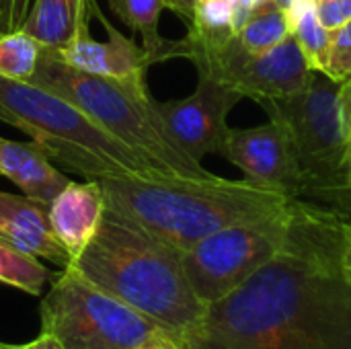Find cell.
Returning <instances> with one entry per match:
<instances>
[{"label":"cell","mask_w":351,"mask_h":349,"mask_svg":"<svg viewBox=\"0 0 351 349\" xmlns=\"http://www.w3.org/2000/svg\"><path fill=\"white\" fill-rule=\"evenodd\" d=\"M286 12H288L292 37L300 45L311 70L325 74L331 31H327L319 23L315 14V0H294Z\"/></svg>","instance_id":"19"},{"label":"cell","mask_w":351,"mask_h":349,"mask_svg":"<svg viewBox=\"0 0 351 349\" xmlns=\"http://www.w3.org/2000/svg\"><path fill=\"white\" fill-rule=\"evenodd\" d=\"M41 333L64 349H142L177 346L160 325L90 284L70 265L51 282L39 306Z\"/></svg>","instance_id":"6"},{"label":"cell","mask_w":351,"mask_h":349,"mask_svg":"<svg viewBox=\"0 0 351 349\" xmlns=\"http://www.w3.org/2000/svg\"><path fill=\"white\" fill-rule=\"evenodd\" d=\"M49 280V269L37 257L19 251L0 239V284L39 296Z\"/></svg>","instance_id":"22"},{"label":"cell","mask_w":351,"mask_h":349,"mask_svg":"<svg viewBox=\"0 0 351 349\" xmlns=\"http://www.w3.org/2000/svg\"><path fill=\"white\" fill-rule=\"evenodd\" d=\"M33 0H0V33L23 27Z\"/></svg>","instance_id":"25"},{"label":"cell","mask_w":351,"mask_h":349,"mask_svg":"<svg viewBox=\"0 0 351 349\" xmlns=\"http://www.w3.org/2000/svg\"><path fill=\"white\" fill-rule=\"evenodd\" d=\"M10 348V344H2V341H0V349H8Z\"/></svg>","instance_id":"33"},{"label":"cell","mask_w":351,"mask_h":349,"mask_svg":"<svg viewBox=\"0 0 351 349\" xmlns=\"http://www.w3.org/2000/svg\"><path fill=\"white\" fill-rule=\"evenodd\" d=\"M0 239L19 251L37 259H47L62 269L70 265V255L49 226L47 206L33 202L27 195L0 191Z\"/></svg>","instance_id":"14"},{"label":"cell","mask_w":351,"mask_h":349,"mask_svg":"<svg viewBox=\"0 0 351 349\" xmlns=\"http://www.w3.org/2000/svg\"><path fill=\"white\" fill-rule=\"evenodd\" d=\"M107 210L99 179L70 181L47 206L49 226L70 255V263L88 247Z\"/></svg>","instance_id":"13"},{"label":"cell","mask_w":351,"mask_h":349,"mask_svg":"<svg viewBox=\"0 0 351 349\" xmlns=\"http://www.w3.org/2000/svg\"><path fill=\"white\" fill-rule=\"evenodd\" d=\"M70 267L160 325L177 344L208 309L187 280L183 253L109 208Z\"/></svg>","instance_id":"3"},{"label":"cell","mask_w":351,"mask_h":349,"mask_svg":"<svg viewBox=\"0 0 351 349\" xmlns=\"http://www.w3.org/2000/svg\"><path fill=\"white\" fill-rule=\"evenodd\" d=\"M259 105L269 119L280 121L290 134L298 163L308 179V189L348 187L351 138L343 82L323 72H313L300 93L265 99Z\"/></svg>","instance_id":"7"},{"label":"cell","mask_w":351,"mask_h":349,"mask_svg":"<svg viewBox=\"0 0 351 349\" xmlns=\"http://www.w3.org/2000/svg\"><path fill=\"white\" fill-rule=\"evenodd\" d=\"M33 84H39L82 109L97 125L144 156L154 169L181 177H208L167 130L146 82L115 80L74 70L49 51L41 56Z\"/></svg>","instance_id":"4"},{"label":"cell","mask_w":351,"mask_h":349,"mask_svg":"<svg viewBox=\"0 0 351 349\" xmlns=\"http://www.w3.org/2000/svg\"><path fill=\"white\" fill-rule=\"evenodd\" d=\"M245 99L212 76L197 74V86L189 97L156 101L158 113L175 142L195 160L220 154L228 136V113Z\"/></svg>","instance_id":"11"},{"label":"cell","mask_w":351,"mask_h":349,"mask_svg":"<svg viewBox=\"0 0 351 349\" xmlns=\"http://www.w3.org/2000/svg\"><path fill=\"white\" fill-rule=\"evenodd\" d=\"M93 14L107 31L105 41H97L93 39V35H82L70 45L49 53L62 64L86 74L130 82H146L148 68L154 64L152 56L144 49V45H138L134 37H128L119 29H115L97 2L93 6Z\"/></svg>","instance_id":"12"},{"label":"cell","mask_w":351,"mask_h":349,"mask_svg":"<svg viewBox=\"0 0 351 349\" xmlns=\"http://www.w3.org/2000/svg\"><path fill=\"white\" fill-rule=\"evenodd\" d=\"M8 349H64L62 348V344L56 339V337H51V335H47V333H41L37 339H33L31 344H25V346H10Z\"/></svg>","instance_id":"27"},{"label":"cell","mask_w":351,"mask_h":349,"mask_svg":"<svg viewBox=\"0 0 351 349\" xmlns=\"http://www.w3.org/2000/svg\"><path fill=\"white\" fill-rule=\"evenodd\" d=\"M107 208L185 253L208 234L232 224L284 214L296 197L249 179L167 173L99 179Z\"/></svg>","instance_id":"2"},{"label":"cell","mask_w":351,"mask_h":349,"mask_svg":"<svg viewBox=\"0 0 351 349\" xmlns=\"http://www.w3.org/2000/svg\"><path fill=\"white\" fill-rule=\"evenodd\" d=\"M107 2L111 12L125 27H130L142 37V45L152 56L154 64L189 56L187 39L171 41L160 37L158 33V21L165 8L162 0H107Z\"/></svg>","instance_id":"17"},{"label":"cell","mask_w":351,"mask_h":349,"mask_svg":"<svg viewBox=\"0 0 351 349\" xmlns=\"http://www.w3.org/2000/svg\"><path fill=\"white\" fill-rule=\"evenodd\" d=\"M187 60L195 64L197 74L212 76L257 103L300 93L315 72L292 35L267 51L247 49L237 35L220 43L187 39Z\"/></svg>","instance_id":"9"},{"label":"cell","mask_w":351,"mask_h":349,"mask_svg":"<svg viewBox=\"0 0 351 349\" xmlns=\"http://www.w3.org/2000/svg\"><path fill=\"white\" fill-rule=\"evenodd\" d=\"M0 121L25 132L56 165L84 179L160 173L74 103L33 82L0 76Z\"/></svg>","instance_id":"5"},{"label":"cell","mask_w":351,"mask_h":349,"mask_svg":"<svg viewBox=\"0 0 351 349\" xmlns=\"http://www.w3.org/2000/svg\"><path fill=\"white\" fill-rule=\"evenodd\" d=\"M325 74L337 82L351 78V21L337 31H331Z\"/></svg>","instance_id":"23"},{"label":"cell","mask_w":351,"mask_h":349,"mask_svg":"<svg viewBox=\"0 0 351 349\" xmlns=\"http://www.w3.org/2000/svg\"><path fill=\"white\" fill-rule=\"evenodd\" d=\"M292 35L288 12L274 0H265L255 6L243 27L239 29V41L251 51H267Z\"/></svg>","instance_id":"20"},{"label":"cell","mask_w":351,"mask_h":349,"mask_svg":"<svg viewBox=\"0 0 351 349\" xmlns=\"http://www.w3.org/2000/svg\"><path fill=\"white\" fill-rule=\"evenodd\" d=\"M142 349H179L177 346L169 344V346H150V348H142Z\"/></svg>","instance_id":"31"},{"label":"cell","mask_w":351,"mask_h":349,"mask_svg":"<svg viewBox=\"0 0 351 349\" xmlns=\"http://www.w3.org/2000/svg\"><path fill=\"white\" fill-rule=\"evenodd\" d=\"M341 272H343V278L351 284V222L348 228V237H346V245H343V253H341Z\"/></svg>","instance_id":"28"},{"label":"cell","mask_w":351,"mask_h":349,"mask_svg":"<svg viewBox=\"0 0 351 349\" xmlns=\"http://www.w3.org/2000/svg\"><path fill=\"white\" fill-rule=\"evenodd\" d=\"M296 204L284 214L216 230L183 253L187 280L206 306L234 292L286 249Z\"/></svg>","instance_id":"8"},{"label":"cell","mask_w":351,"mask_h":349,"mask_svg":"<svg viewBox=\"0 0 351 349\" xmlns=\"http://www.w3.org/2000/svg\"><path fill=\"white\" fill-rule=\"evenodd\" d=\"M245 23L239 0H199L193 21L187 25V39L220 43L239 33Z\"/></svg>","instance_id":"18"},{"label":"cell","mask_w":351,"mask_h":349,"mask_svg":"<svg viewBox=\"0 0 351 349\" xmlns=\"http://www.w3.org/2000/svg\"><path fill=\"white\" fill-rule=\"evenodd\" d=\"M348 187L351 189V165H350V173H348Z\"/></svg>","instance_id":"32"},{"label":"cell","mask_w":351,"mask_h":349,"mask_svg":"<svg viewBox=\"0 0 351 349\" xmlns=\"http://www.w3.org/2000/svg\"><path fill=\"white\" fill-rule=\"evenodd\" d=\"M45 51L47 49L23 29L0 33V76L31 82Z\"/></svg>","instance_id":"21"},{"label":"cell","mask_w":351,"mask_h":349,"mask_svg":"<svg viewBox=\"0 0 351 349\" xmlns=\"http://www.w3.org/2000/svg\"><path fill=\"white\" fill-rule=\"evenodd\" d=\"M0 175L10 179L23 195L43 206L70 183L47 152L33 140L16 142L0 138Z\"/></svg>","instance_id":"15"},{"label":"cell","mask_w":351,"mask_h":349,"mask_svg":"<svg viewBox=\"0 0 351 349\" xmlns=\"http://www.w3.org/2000/svg\"><path fill=\"white\" fill-rule=\"evenodd\" d=\"M220 154L237 165L245 179L261 187L296 200L308 191V179L298 163L290 134L276 119L257 128H230Z\"/></svg>","instance_id":"10"},{"label":"cell","mask_w":351,"mask_h":349,"mask_svg":"<svg viewBox=\"0 0 351 349\" xmlns=\"http://www.w3.org/2000/svg\"><path fill=\"white\" fill-rule=\"evenodd\" d=\"M261 2H265V0H239V4H241V12L245 14V21H247L249 12H251L255 6H259Z\"/></svg>","instance_id":"29"},{"label":"cell","mask_w":351,"mask_h":349,"mask_svg":"<svg viewBox=\"0 0 351 349\" xmlns=\"http://www.w3.org/2000/svg\"><path fill=\"white\" fill-rule=\"evenodd\" d=\"M315 14L327 31H337L351 21V0H315Z\"/></svg>","instance_id":"24"},{"label":"cell","mask_w":351,"mask_h":349,"mask_svg":"<svg viewBox=\"0 0 351 349\" xmlns=\"http://www.w3.org/2000/svg\"><path fill=\"white\" fill-rule=\"evenodd\" d=\"M97 0H33L23 31L33 35L47 51H58L82 35H90Z\"/></svg>","instance_id":"16"},{"label":"cell","mask_w":351,"mask_h":349,"mask_svg":"<svg viewBox=\"0 0 351 349\" xmlns=\"http://www.w3.org/2000/svg\"><path fill=\"white\" fill-rule=\"evenodd\" d=\"M348 228L335 212L298 200L286 249L208 304L179 349H351Z\"/></svg>","instance_id":"1"},{"label":"cell","mask_w":351,"mask_h":349,"mask_svg":"<svg viewBox=\"0 0 351 349\" xmlns=\"http://www.w3.org/2000/svg\"><path fill=\"white\" fill-rule=\"evenodd\" d=\"M199 0H162V6L173 10L177 16H181L185 21V25H189L193 21L195 14V6Z\"/></svg>","instance_id":"26"},{"label":"cell","mask_w":351,"mask_h":349,"mask_svg":"<svg viewBox=\"0 0 351 349\" xmlns=\"http://www.w3.org/2000/svg\"><path fill=\"white\" fill-rule=\"evenodd\" d=\"M274 2H276V4H280L284 10H288V8H290V4H292L294 0H274Z\"/></svg>","instance_id":"30"}]
</instances>
